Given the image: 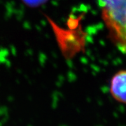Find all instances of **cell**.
<instances>
[{
  "label": "cell",
  "mask_w": 126,
  "mask_h": 126,
  "mask_svg": "<svg viewBox=\"0 0 126 126\" xmlns=\"http://www.w3.org/2000/svg\"><path fill=\"white\" fill-rule=\"evenodd\" d=\"M50 23L53 26L57 41L64 56L71 58L83 48L85 39L81 29L77 31H67L54 25L51 20H50Z\"/></svg>",
  "instance_id": "7a4b0ae2"
},
{
  "label": "cell",
  "mask_w": 126,
  "mask_h": 126,
  "mask_svg": "<svg viewBox=\"0 0 126 126\" xmlns=\"http://www.w3.org/2000/svg\"><path fill=\"white\" fill-rule=\"evenodd\" d=\"M109 92L115 100L126 104V70L116 72L111 77Z\"/></svg>",
  "instance_id": "3957f363"
},
{
  "label": "cell",
  "mask_w": 126,
  "mask_h": 126,
  "mask_svg": "<svg viewBox=\"0 0 126 126\" xmlns=\"http://www.w3.org/2000/svg\"><path fill=\"white\" fill-rule=\"evenodd\" d=\"M23 3L26 4L27 6L30 7H38L40 6L46 2L48 0H22Z\"/></svg>",
  "instance_id": "277c9868"
},
{
  "label": "cell",
  "mask_w": 126,
  "mask_h": 126,
  "mask_svg": "<svg viewBox=\"0 0 126 126\" xmlns=\"http://www.w3.org/2000/svg\"><path fill=\"white\" fill-rule=\"evenodd\" d=\"M109 36L126 54V0H98Z\"/></svg>",
  "instance_id": "6da1fadb"
}]
</instances>
